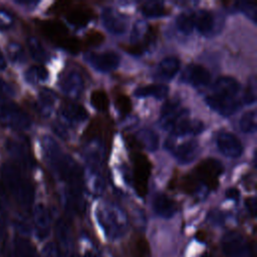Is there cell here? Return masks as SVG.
Segmentation results:
<instances>
[{
    "instance_id": "obj_32",
    "label": "cell",
    "mask_w": 257,
    "mask_h": 257,
    "mask_svg": "<svg viewBox=\"0 0 257 257\" xmlns=\"http://www.w3.org/2000/svg\"><path fill=\"white\" fill-rule=\"evenodd\" d=\"M27 47L32 58L38 62H45L48 59V53L38 38L29 36L27 38Z\"/></svg>"
},
{
    "instance_id": "obj_40",
    "label": "cell",
    "mask_w": 257,
    "mask_h": 257,
    "mask_svg": "<svg viewBox=\"0 0 257 257\" xmlns=\"http://www.w3.org/2000/svg\"><path fill=\"white\" fill-rule=\"evenodd\" d=\"M236 9L246 14L248 17H250L253 22H257V7L254 2H248V1H238L235 3Z\"/></svg>"
},
{
    "instance_id": "obj_38",
    "label": "cell",
    "mask_w": 257,
    "mask_h": 257,
    "mask_svg": "<svg viewBox=\"0 0 257 257\" xmlns=\"http://www.w3.org/2000/svg\"><path fill=\"white\" fill-rule=\"evenodd\" d=\"M15 244L17 253L20 257H38L36 249L29 240L19 237L16 239Z\"/></svg>"
},
{
    "instance_id": "obj_43",
    "label": "cell",
    "mask_w": 257,
    "mask_h": 257,
    "mask_svg": "<svg viewBox=\"0 0 257 257\" xmlns=\"http://www.w3.org/2000/svg\"><path fill=\"white\" fill-rule=\"evenodd\" d=\"M14 25V17L13 15L5 10L0 8V31H5Z\"/></svg>"
},
{
    "instance_id": "obj_1",
    "label": "cell",
    "mask_w": 257,
    "mask_h": 257,
    "mask_svg": "<svg viewBox=\"0 0 257 257\" xmlns=\"http://www.w3.org/2000/svg\"><path fill=\"white\" fill-rule=\"evenodd\" d=\"M41 147L50 169L67 185V205L75 212H83V176L80 167L69 155L62 152L53 138L44 136L41 140Z\"/></svg>"
},
{
    "instance_id": "obj_31",
    "label": "cell",
    "mask_w": 257,
    "mask_h": 257,
    "mask_svg": "<svg viewBox=\"0 0 257 257\" xmlns=\"http://www.w3.org/2000/svg\"><path fill=\"white\" fill-rule=\"evenodd\" d=\"M141 11L143 15L149 18L164 17L170 12L168 7H166L165 4L160 1H148L143 3L141 6Z\"/></svg>"
},
{
    "instance_id": "obj_3",
    "label": "cell",
    "mask_w": 257,
    "mask_h": 257,
    "mask_svg": "<svg viewBox=\"0 0 257 257\" xmlns=\"http://www.w3.org/2000/svg\"><path fill=\"white\" fill-rule=\"evenodd\" d=\"M96 219L107 238H120L127 230V217L123 210L114 204H103L98 207Z\"/></svg>"
},
{
    "instance_id": "obj_52",
    "label": "cell",
    "mask_w": 257,
    "mask_h": 257,
    "mask_svg": "<svg viewBox=\"0 0 257 257\" xmlns=\"http://www.w3.org/2000/svg\"><path fill=\"white\" fill-rule=\"evenodd\" d=\"M18 4H22V5H31V4H36V2L34 1H17Z\"/></svg>"
},
{
    "instance_id": "obj_41",
    "label": "cell",
    "mask_w": 257,
    "mask_h": 257,
    "mask_svg": "<svg viewBox=\"0 0 257 257\" xmlns=\"http://www.w3.org/2000/svg\"><path fill=\"white\" fill-rule=\"evenodd\" d=\"M243 101L246 104H252L256 101V78L254 75L248 79L243 93Z\"/></svg>"
},
{
    "instance_id": "obj_35",
    "label": "cell",
    "mask_w": 257,
    "mask_h": 257,
    "mask_svg": "<svg viewBox=\"0 0 257 257\" xmlns=\"http://www.w3.org/2000/svg\"><path fill=\"white\" fill-rule=\"evenodd\" d=\"M176 26L180 32L189 35L192 33L194 27L193 12H183L179 14L176 19Z\"/></svg>"
},
{
    "instance_id": "obj_36",
    "label": "cell",
    "mask_w": 257,
    "mask_h": 257,
    "mask_svg": "<svg viewBox=\"0 0 257 257\" xmlns=\"http://www.w3.org/2000/svg\"><path fill=\"white\" fill-rule=\"evenodd\" d=\"M257 114L255 110L246 111L239 120V127L245 134H252L257 127Z\"/></svg>"
},
{
    "instance_id": "obj_19",
    "label": "cell",
    "mask_w": 257,
    "mask_h": 257,
    "mask_svg": "<svg viewBox=\"0 0 257 257\" xmlns=\"http://www.w3.org/2000/svg\"><path fill=\"white\" fill-rule=\"evenodd\" d=\"M61 118L69 123H79L87 119L88 113L84 106L72 102L63 104L59 109Z\"/></svg>"
},
{
    "instance_id": "obj_55",
    "label": "cell",
    "mask_w": 257,
    "mask_h": 257,
    "mask_svg": "<svg viewBox=\"0 0 257 257\" xmlns=\"http://www.w3.org/2000/svg\"><path fill=\"white\" fill-rule=\"evenodd\" d=\"M9 257H13V256H9Z\"/></svg>"
},
{
    "instance_id": "obj_47",
    "label": "cell",
    "mask_w": 257,
    "mask_h": 257,
    "mask_svg": "<svg viewBox=\"0 0 257 257\" xmlns=\"http://www.w3.org/2000/svg\"><path fill=\"white\" fill-rule=\"evenodd\" d=\"M86 40H87L88 44H90V45H97L102 42L103 36L98 31H96V32H93V33L87 35Z\"/></svg>"
},
{
    "instance_id": "obj_8",
    "label": "cell",
    "mask_w": 257,
    "mask_h": 257,
    "mask_svg": "<svg viewBox=\"0 0 257 257\" xmlns=\"http://www.w3.org/2000/svg\"><path fill=\"white\" fill-rule=\"evenodd\" d=\"M134 185L137 194L140 197H145L148 191V180L151 174V164L146 156L136 154L134 159Z\"/></svg>"
},
{
    "instance_id": "obj_48",
    "label": "cell",
    "mask_w": 257,
    "mask_h": 257,
    "mask_svg": "<svg viewBox=\"0 0 257 257\" xmlns=\"http://www.w3.org/2000/svg\"><path fill=\"white\" fill-rule=\"evenodd\" d=\"M246 207L251 214L252 217H255L256 215V209H257V204H256V199L254 197H251L246 200Z\"/></svg>"
},
{
    "instance_id": "obj_24",
    "label": "cell",
    "mask_w": 257,
    "mask_h": 257,
    "mask_svg": "<svg viewBox=\"0 0 257 257\" xmlns=\"http://www.w3.org/2000/svg\"><path fill=\"white\" fill-rule=\"evenodd\" d=\"M193 19L194 27H196L197 30L203 35H208L214 28V15L209 10L200 9L193 12Z\"/></svg>"
},
{
    "instance_id": "obj_15",
    "label": "cell",
    "mask_w": 257,
    "mask_h": 257,
    "mask_svg": "<svg viewBox=\"0 0 257 257\" xmlns=\"http://www.w3.org/2000/svg\"><path fill=\"white\" fill-rule=\"evenodd\" d=\"M200 145L196 140H189L174 149V155L180 164L187 165L196 160L200 154Z\"/></svg>"
},
{
    "instance_id": "obj_4",
    "label": "cell",
    "mask_w": 257,
    "mask_h": 257,
    "mask_svg": "<svg viewBox=\"0 0 257 257\" xmlns=\"http://www.w3.org/2000/svg\"><path fill=\"white\" fill-rule=\"evenodd\" d=\"M0 123L13 130L25 131L31 126L32 121L20 106L6 96L0 95Z\"/></svg>"
},
{
    "instance_id": "obj_23",
    "label": "cell",
    "mask_w": 257,
    "mask_h": 257,
    "mask_svg": "<svg viewBox=\"0 0 257 257\" xmlns=\"http://www.w3.org/2000/svg\"><path fill=\"white\" fill-rule=\"evenodd\" d=\"M55 235L58 248L64 252H69L72 247V233L70 226L63 219H58L55 225Z\"/></svg>"
},
{
    "instance_id": "obj_7",
    "label": "cell",
    "mask_w": 257,
    "mask_h": 257,
    "mask_svg": "<svg viewBox=\"0 0 257 257\" xmlns=\"http://www.w3.org/2000/svg\"><path fill=\"white\" fill-rule=\"evenodd\" d=\"M84 60L100 72H109L119 65L120 57L116 52L109 50L103 52L89 51L84 54Z\"/></svg>"
},
{
    "instance_id": "obj_33",
    "label": "cell",
    "mask_w": 257,
    "mask_h": 257,
    "mask_svg": "<svg viewBox=\"0 0 257 257\" xmlns=\"http://www.w3.org/2000/svg\"><path fill=\"white\" fill-rule=\"evenodd\" d=\"M48 77V71L43 65H33L30 66L25 72V79L29 83H38L40 81H45Z\"/></svg>"
},
{
    "instance_id": "obj_46",
    "label": "cell",
    "mask_w": 257,
    "mask_h": 257,
    "mask_svg": "<svg viewBox=\"0 0 257 257\" xmlns=\"http://www.w3.org/2000/svg\"><path fill=\"white\" fill-rule=\"evenodd\" d=\"M52 130H53V132H54L59 138H61V139H63V140H64V139H67L68 133H67L66 128L64 127V125H63L62 123H59V122L53 123Z\"/></svg>"
},
{
    "instance_id": "obj_20",
    "label": "cell",
    "mask_w": 257,
    "mask_h": 257,
    "mask_svg": "<svg viewBox=\"0 0 257 257\" xmlns=\"http://www.w3.org/2000/svg\"><path fill=\"white\" fill-rule=\"evenodd\" d=\"M153 209L160 217L169 219L172 218L177 212L176 203L167 195L159 193L154 197Z\"/></svg>"
},
{
    "instance_id": "obj_2",
    "label": "cell",
    "mask_w": 257,
    "mask_h": 257,
    "mask_svg": "<svg viewBox=\"0 0 257 257\" xmlns=\"http://www.w3.org/2000/svg\"><path fill=\"white\" fill-rule=\"evenodd\" d=\"M1 176L4 189L9 191L22 208L29 209L34 200V189L30 181L23 177L20 169L12 163H4Z\"/></svg>"
},
{
    "instance_id": "obj_50",
    "label": "cell",
    "mask_w": 257,
    "mask_h": 257,
    "mask_svg": "<svg viewBox=\"0 0 257 257\" xmlns=\"http://www.w3.org/2000/svg\"><path fill=\"white\" fill-rule=\"evenodd\" d=\"M7 202V198H6V194H5V189L3 187V185L0 183V207L5 206Z\"/></svg>"
},
{
    "instance_id": "obj_34",
    "label": "cell",
    "mask_w": 257,
    "mask_h": 257,
    "mask_svg": "<svg viewBox=\"0 0 257 257\" xmlns=\"http://www.w3.org/2000/svg\"><path fill=\"white\" fill-rule=\"evenodd\" d=\"M89 101L91 106L98 110V111H104L108 107V97L104 90L102 89H95L90 93Z\"/></svg>"
},
{
    "instance_id": "obj_30",
    "label": "cell",
    "mask_w": 257,
    "mask_h": 257,
    "mask_svg": "<svg viewBox=\"0 0 257 257\" xmlns=\"http://www.w3.org/2000/svg\"><path fill=\"white\" fill-rule=\"evenodd\" d=\"M93 17V14L88 8H74L66 14V20L73 26L83 27Z\"/></svg>"
},
{
    "instance_id": "obj_11",
    "label": "cell",
    "mask_w": 257,
    "mask_h": 257,
    "mask_svg": "<svg viewBox=\"0 0 257 257\" xmlns=\"http://www.w3.org/2000/svg\"><path fill=\"white\" fill-rule=\"evenodd\" d=\"M208 106L224 116H229L235 113L241 106L237 97H225L215 94H209L205 98Z\"/></svg>"
},
{
    "instance_id": "obj_14",
    "label": "cell",
    "mask_w": 257,
    "mask_h": 257,
    "mask_svg": "<svg viewBox=\"0 0 257 257\" xmlns=\"http://www.w3.org/2000/svg\"><path fill=\"white\" fill-rule=\"evenodd\" d=\"M182 79L196 87L206 86L211 81V73L201 64H189L183 72Z\"/></svg>"
},
{
    "instance_id": "obj_5",
    "label": "cell",
    "mask_w": 257,
    "mask_h": 257,
    "mask_svg": "<svg viewBox=\"0 0 257 257\" xmlns=\"http://www.w3.org/2000/svg\"><path fill=\"white\" fill-rule=\"evenodd\" d=\"M223 171L224 167L218 160L207 159L198 165L193 179L204 188L213 190L218 186V179Z\"/></svg>"
},
{
    "instance_id": "obj_18",
    "label": "cell",
    "mask_w": 257,
    "mask_h": 257,
    "mask_svg": "<svg viewBox=\"0 0 257 257\" xmlns=\"http://www.w3.org/2000/svg\"><path fill=\"white\" fill-rule=\"evenodd\" d=\"M204 131V123L201 120L195 119L191 120L187 117H184L177 121L170 130L172 137H182L186 135H199Z\"/></svg>"
},
{
    "instance_id": "obj_28",
    "label": "cell",
    "mask_w": 257,
    "mask_h": 257,
    "mask_svg": "<svg viewBox=\"0 0 257 257\" xmlns=\"http://www.w3.org/2000/svg\"><path fill=\"white\" fill-rule=\"evenodd\" d=\"M57 100L55 92L49 88H42L38 93V108L43 116H49Z\"/></svg>"
},
{
    "instance_id": "obj_29",
    "label": "cell",
    "mask_w": 257,
    "mask_h": 257,
    "mask_svg": "<svg viewBox=\"0 0 257 257\" xmlns=\"http://www.w3.org/2000/svg\"><path fill=\"white\" fill-rule=\"evenodd\" d=\"M42 33L49 39L55 41L57 44L66 37V28L65 26L56 21H45L41 24Z\"/></svg>"
},
{
    "instance_id": "obj_17",
    "label": "cell",
    "mask_w": 257,
    "mask_h": 257,
    "mask_svg": "<svg viewBox=\"0 0 257 257\" xmlns=\"http://www.w3.org/2000/svg\"><path fill=\"white\" fill-rule=\"evenodd\" d=\"M33 222L36 234L39 239L47 237L50 231V217L48 210L42 204H38L33 209Z\"/></svg>"
},
{
    "instance_id": "obj_22",
    "label": "cell",
    "mask_w": 257,
    "mask_h": 257,
    "mask_svg": "<svg viewBox=\"0 0 257 257\" xmlns=\"http://www.w3.org/2000/svg\"><path fill=\"white\" fill-rule=\"evenodd\" d=\"M6 149L11 157L23 166L30 167L32 165L33 161L25 144L15 140H8L6 143Z\"/></svg>"
},
{
    "instance_id": "obj_13",
    "label": "cell",
    "mask_w": 257,
    "mask_h": 257,
    "mask_svg": "<svg viewBox=\"0 0 257 257\" xmlns=\"http://www.w3.org/2000/svg\"><path fill=\"white\" fill-rule=\"evenodd\" d=\"M59 87L68 97L77 98L84 88V81L78 71L70 70L60 78Z\"/></svg>"
},
{
    "instance_id": "obj_12",
    "label": "cell",
    "mask_w": 257,
    "mask_h": 257,
    "mask_svg": "<svg viewBox=\"0 0 257 257\" xmlns=\"http://www.w3.org/2000/svg\"><path fill=\"white\" fill-rule=\"evenodd\" d=\"M218 150L228 158H238L243 154V145L240 140L229 132H220L217 136Z\"/></svg>"
},
{
    "instance_id": "obj_42",
    "label": "cell",
    "mask_w": 257,
    "mask_h": 257,
    "mask_svg": "<svg viewBox=\"0 0 257 257\" xmlns=\"http://www.w3.org/2000/svg\"><path fill=\"white\" fill-rule=\"evenodd\" d=\"M115 107L118 112L122 115H126L132 110V101L128 96L124 94H119L115 98Z\"/></svg>"
},
{
    "instance_id": "obj_53",
    "label": "cell",
    "mask_w": 257,
    "mask_h": 257,
    "mask_svg": "<svg viewBox=\"0 0 257 257\" xmlns=\"http://www.w3.org/2000/svg\"><path fill=\"white\" fill-rule=\"evenodd\" d=\"M84 257H99L96 253H93V252H87L85 253Z\"/></svg>"
},
{
    "instance_id": "obj_16",
    "label": "cell",
    "mask_w": 257,
    "mask_h": 257,
    "mask_svg": "<svg viewBox=\"0 0 257 257\" xmlns=\"http://www.w3.org/2000/svg\"><path fill=\"white\" fill-rule=\"evenodd\" d=\"M212 90V94L225 97H236L240 91V84L232 76H220L214 82Z\"/></svg>"
},
{
    "instance_id": "obj_45",
    "label": "cell",
    "mask_w": 257,
    "mask_h": 257,
    "mask_svg": "<svg viewBox=\"0 0 257 257\" xmlns=\"http://www.w3.org/2000/svg\"><path fill=\"white\" fill-rule=\"evenodd\" d=\"M0 93L2 96H12L14 94V88L2 77H0Z\"/></svg>"
},
{
    "instance_id": "obj_51",
    "label": "cell",
    "mask_w": 257,
    "mask_h": 257,
    "mask_svg": "<svg viewBox=\"0 0 257 257\" xmlns=\"http://www.w3.org/2000/svg\"><path fill=\"white\" fill-rule=\"evenodd\" d=\"M6 67V60L3 53L0 51V70H3Z\"/></svg>"
},
{
    "instance_id": "obj_9",
    "label": "cell",
    "mask_w": 257,
    "mask_h": 257,
    "mask_svg": "<svg viewBox=\"0 0 257 257\" xmlns=\"http://www.w3.org/2000/svg\"><path fill=\"white\" fill-rule=\"evenodd\" d=\"M189 110L187 108L180 107V101L176 98L167 100L162 108L160 113V124L165 130H171V127L180 119L187 117Z\"/></svg>"
},
{
    "instance_id": "obj_56",
    "label": "cell",
    "mask_w": 257,
    "mask_h": 257,
    "mask_svg": "<svg viewBox=\"0 0 257 257\" xmlns=\"http://www.w3.org/2000/svg\"><path fill=\"white\" fill-rule=\"evenodd\" d=\"M73 257H77V256H73Z\"/></svg>"
},
{
    "instance_id": "obj_49",
    "label": "cell",
    "mask_w": 257,
    "mask_h": 257,
    "mask_svg": "<svg viewBox=\"0 0 257 257\" xmlns=\"http://www.w3.org/2000/svg\"><path fill=\"white\" fill-rule=\"evenodd\" d=\"M226 198L231 200H238L239 199V191L236 188H230L226 191Z\"/></svg>"
},
{
    "instance_id": "obj_26",
    "label": "cell",
    "mask_w": 257,
    "mask_h": 257,
    "mask_svg": "<svg viewBox=\"0 0 257 257\" xmlns=\"http://www.w3.org/2000/svg\"><path fill=\"white\" fill-rule=\"evenodd\" d=\"M168 93H169V87L166 84H162V83H153L145 86H140L136 88L134 91V95L139 98L153 96L158 99H162L166 97Z\"/></svg>"
},
{
    "instance_id": "obj_6",
    "label": "cell",
    "mask_w": 257,
    "mask_h": 257,
    "mask_svg": "<svg viewBox=\"0 0 257 257\" xmlns=\"http://www.w3.org/2000/svg\"><path fill=\"white\" fill-rule=\"evenodd\" d=\"M221 247L226 257H253L249 242L236 231H230L223 236Z\"/></svg>"
},
{
    "instance_id": "obj_25",
    "label": "cell",
    "mask_w": 257,
    "mask_h": 257,
    "mask_svg": "<svg viewBox=\"0 0 257 257\" xmlns=\"http://www.w3.org/2000/svg\"><path fill=\"white\" fill-rule=\"evenodd\" d=\"M103 159V149L99 141L93 140L89 143L85 151V160L91 171L95 172L99 169Z\"/></svg>"
},
{
    "instance_id": "obj_21",
    "label": "cell",
    "mask_w": 257,
    "mask_h": 257,
    "mask_svg": "<svg viewBox=\"0 0 257 257\" xmlns=\"http://www.w3.org/2000/svg\"><path fill=\"white\" fill-rule=\"evenodd\" d=\"M180 64V59L177 56H167L163 58L156 69V77L165 80L173 78L179 71Z\"/></svg>"
},
{
    "instance_id": "obj_10",
    "label": "cell",
    "mask_w": 257,
    "mask_h": 257,
    "mask_svg": "<svg viewBox=\"0 0 257 257\" xmlns=\"http://www.w3.org/2000/svg\"><path fill=\"white\" fill-rule=\"evenodd\" d=\"M101 21L106 30L112 34L120 35L127 30L128 20L126 16L112 7H104L101 10Z\"/></svg>"
},
{
    "instance_id": "obj_39",
    "label": "cell",
    "mask_w": 257,
    "mask_h": 257,
    "mask_svg": "<svg viewBox=\"0 0 257 257\" xmlns=\"http://www.w3.org/2000/svg\"><path fill=\"white\" fill-rule=\"evenodd\" d=\"M150 247L147 240L143 237H138L134 240L131 248V257H149Z\"/></svg>"
},
{
    "instance_id": "obj_54",
    "label": "cell",
    "mask_w": 257,
    "mask_h": 257,
    "mask_svg": "<svg viewBox=\"0 0 257 257\" xmlns=\"http://www.w3.org/2000/svg\"><path fill=\"white\" fill-rule=\"evenodd\" d=\"M202 257H210V256H209V255H208V254H205V255H203V256H202Z\"/></svg>"
},
{
    "instance_id": "obj_27",
    "label": "cell",
    "mask_w": 257,
    "mask_h": 257,
    "mask_svg": "<svg viewBox=\"0 0 257 257\" xmlns=\"http://www.w3.org/2000/svg\"><path fill=\"white\" fill-rule=\"evenodd\" d=\"M135 139L138 144L147 151L155 152L159 148V136L151 128H142L135 135Z\"/></svg>"
},
{
    "instance_id": "obj_44",
    "label": "cell",
    "mask_w": 257,
    "mask_h": 257,
    "mask_svg": "<svg viewBox=\"0 0 257 257\" xmlns=\"http://www.w3.org/2000/svg\"><path fill=\"white\" fill-rule=\"evenodd\" d=\"M58 246L54 243H48L44 249H43V257H58L59 256V250Z\"/></svg>"
},
{
    "instance_id": "obj_37",
    "label": "cell",
    "mask_w": 257,
    "mask_h": 257,
    "mask_svg": "<svg viewBox=\"0 0 257 257\" xmlns=\"http://www.w3.org/2000/svg\"><path fill=\"white\" fill-rule=\"evenodd\" d=\"M6 52L9 59L14 63H22L26 60L24 48L16 41H10L7 44Z\"/></svg>"
}]
</instances>
